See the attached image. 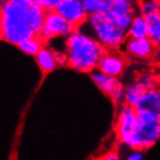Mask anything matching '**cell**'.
<instances>
[{"label":"cell","instance_id":"14","mask_svg":"<svg viewBox=\"0 0 160 160\" xmlns=\"http://www.w3.org/2000/svg\"><path fill=\"white\" fill-rule=\"evenodd\" d=\"M129 38H133V40H142V38H148V22L144 16L139 15L137 13L133 21H132L131 26L128 30Z\"/></svg>","mask_w":160,"mask_h":160},{"label":"cell","instance_id":"24","mask_svg":"<svg viewBox=\"0 0 160 160\" xmlns=\"http://www.w3.org/2000/svg\"><path fill=\"white\" fill-rule=\"evenodd\" d=\"M99 160H122L121 157L118 156V153L116 152H109L107 154L102 156Z\"/></svg>","mask_w":160,"mask_h":160},{"label":"cell","instance_id":"6","mask_svg":"<svg viewBox=\"0 0 160 160\" xmlns=\"http://www.w3.org/2000/svg\"><path fill=\"white\" fill-rule=\"evenodd\" d=\"M77 27L57 12H49L44 19L43 28L41 30L40 36L45 42L55 37H65L68 38L77 30Z\"/></svg>","mask_w":160,"mask_h":160},{"label":"cell","instance_id":"21","mask_svg":"<svg viewBox=\"0 0 160 160\" xmlns=\"http://www.w3.org/2000/svg\"><path fill=\"white\" fill-rule=\"evenodd\" d=\"M35 1L45 13L56 12L57 7L60 4V0H35Z\"/></svg>","mask_w":160,"mask_h":160},{"label":"cell","instance_id":"19","mask_svg":"<svg viewBox=\"0 0 160 160\" xmlns=\"http://www.w3.org/2000/svg\"><path fill=\"white\" fill-rule=\"evenodd\" d=\"M137 82L142 86L145 92L154 91L160 88V76L154 72H144L137 78Z\"/></svg>","mask_w":160,"mask_h":160},{"label":"cell","instance_id":"13","mask_svg":"<svg viewBox=\"0 0 160 160\" xmlns=\"http://www.w3.org/2000/svg\"><path fill=\"white\" fill-rule=\"evenodd\" d=\"M144 93L145 91L137 82V80L127 84V86H124V95H123V101L124 103H125V106L136 108L137 104L139 103L140 99L144 95Z\"/></svg>","mask_w":160,"mask_h":160},{"label":"cell","instance_id":"7","mask_svg":"<svg viewBox=\"0 0 160 160\" xmlns=\"http://www.w3.org/2000/svg\"><path fill=\"white\" fill-rule=\"evenodd\" d=\"M137 5L130 0H114L112 7L106 15L116 27L128 32L136 15Z\"/></svg>","mask_w":160,"mask_h":160},{"label":"cell","instance_id":"23","mask_svg":"<svg viewBox=\"0 0 160 160\" xmlns=\"http://www.w3.org/2000/svg\"><path fill=\"white\" fill-rule=\"evenodd\" d=\"M56 62L58 66H65L68 65V59L65 52H57L56 51Z\"/></svg>","mask_w":160,"mask_h":160},{"label":"cell","instance_id":"4","mask_svg":"<svg viewBox=\"0 0 160 160\" xmlns=\"http://www.w3.org/2000/svg\"><path fill=\"white\" fill-rule=\"evenodd\" d=\"M117 138L131 150H139L138 139V115L135 108L124 104L120 109L116 121Z\"/></svg>","mask_w":160,"mask_h":160},{"label":"cell","instance_id":"20","mask_svg":"<svg viewBox=\"0 0 160 160\" xmlns=\"http://www.w3.org/2000/svg\"><path fill=\"white\" fill-rule=\"evenodd\" d=\"M137 11L138 14L142 16H146L160 13V1L158 0H146L137 4Z\"/></svg>","mask_w":160,"mask_h":160},{"label":"cell","instance_id":"25","mask_svg":"<svg viewBox=\"0 0 160 160\" xmlns=\"http://www.w3.org/2000/svg\"><path fill=\"white\" fill-rule=\"evenodd\" d=\"M159 47H160V45H159Z\"/></svg>","mask_w":160,"mask_h":160},{"label":"cell","instance_id":"10","mask_svg":"<svg viewBox=\"0 0 160 160\" xmlns=\"http://www.w3.org/2000/svg\"><path fill=\"white\" fill-rule=\"evenodd\" d=\"M125 65L127 60L122 53L118 51H106L101 57L96 70L107 76L118 78V76L123 73Z\"/></svg>","mask_w":160,"mask_h":160},{"label":"cell","instance_id":"15","mask_svg":"<svg viewBox=\"0 0 160 160\" xmlns=\"http://www.w3.org/2000/svg\"><path fill=\"white\" fill-rule=\"evenodd\" d=\"M35 58H36V63L38 65V68L45 73L51 72L58 66L56 62V51H53L47 47Z\"/></svg>","mask_w":160,"mask_h":160},{"label":"cell","instance_id":"3","mask_svg":"<svg viewBox=\"0 0 160 160\" xmlns=\"http://www.w3.org/2000/svg\"><path fill=\"white\" fill-rule=\"evenodd\" d=\"M87 24L94 37L107 51H117L128 41V32L116 27L106 14L89 16Z\"/></svg>","mask_w":160,"mask_h":160},{"label":"cell","instance_id":"16","mask_svg":"<svg viewBox=\"0 0 160 160\" xmlns=\"http://www.w3.org/2000/svg\"><path fill=\"white\" fill-rule=\"evenodd\" d=\"M88 15H104L112 9L114 0H82Z\"/></svg>","mask_w":160,"mask_h":160},{"label":"cell","instance_id":"8","mask_svg":"<svg viewBox=\"0 0 160 160\" xmlns=\"http://www.w3.org/2000/svg\"><path fill=\"white\" fill-rule=\"evenodd\" d=\"M56 12L77 28L87 22L89 18L82 0H60Z\"/></svg>","mask_w":160,"mask_h":160},{"label":"cell","instance_id":"1","mask_svg":"<svg viewBox=\"0 0 160 160\" xmlns=\"http://www.w3.org/2000/svg\"><path fill=\"white\" fill-rule=\"evenodd\" d=\"M47 13L35 0H6L0 7L1 38L19 45L30 37L40 36Z\"/></svg>","mask_w":160,"mask_h":160},{"label":"cell","instance_id":"18","mask_svg":"<svg viewBox=\"0 0 160 160\" xmlns=\"http://www.w3.org/2000/svg\"><path fill=\"white\" fill-rule=\"evenodd\" d=\"M148 22V38L154 45H160V13L145 18Z\"/></svg>","mask_w":160,"mask_h":160},{"label":"cell","instance_id":"9","mask_svg":"<svg viewBox=\"0 0 160 160\" xmlns=\"http://www.w3.org/2000/svg\"><path fill=\"white\" fill-rule=\"evenodd\" d=\"M91 77H92L93 82L95 84L96 87L100 91H102L104 94L110 96V99L114 102L118 103L121 100H123L124 86L121 84L118 78L107 76L98 70L91 73Z\"/></svg>","mask_w":160,"mask_h":160},{"label":"cell","instance_id":"2","mask_svg":"<svg viewBox=\"0 0 160 160\" xmlns=\"http://www.w3.org/2000/svg\"><path fill=\"white\" fill-rule=\"evenodd\" d=\"M107 51L94 36L77 29L65 41V53L68 66L79 72H94L101 57Z\"/></svg>","mask_w":160,"mask_h":160},{"label":"cell","instance_id":"12","mask_svg":"<svg viewBox=\"0 0 160 160\" xmlns=\"http://www.w3.org/2000/svg\"><path fill=\"white\" fill-rule=\"evenodd\" d=\"M135 109L137 112H150L160 117V88L145 92Z\"/></svg>","mask_w":160,"mask_h":160},{"label":"cell","instance_id":"22","mask_svg":"<svg viewBox=\"0 0 160 160\" xmlns=\"http://www.w3.org/2000/svg\"><path fill=\"white\" fill-rule=\"evenodd\" d=\"M124 160H144L143 151L142 150H131V152H129Z\"/></svg>","mask_w":160,"mask_h":160},{"label":"cell","instance_id":"5","mask_svg":"<svg viewBox=\"0 0 160 160\" xmlns=\"http://www.w3.org/2000/svg\"><path fill=\"white\" fill-rule=\"evenodd\" d=\"M139 150H146L160 138V117L150 112H137Z\"/></svg>","mask_w":160,"mask_h":160},{"label":"cell","instance_id":"11","mask_svg":"<svg viewBox=\"0 0 160 160\" xmlns=\"http://www.w3.org/2000/svg\"><path fill=\"white\" fill-rule=\"evenodd\" d=\"M154 48L156 45L150 41V38H142V40L128 38V41L124 44V52L132 58L146 59L153 55Z\"/></svg>","mask_w":160,"mask_h":160},{"label":"cell","instance_id":"17","mask_svg":"<svg viewBox=\"0 0 160 160\" xmlns=\"http://www.w3.org/2000/svg\"><path fill=\"white\" fill-rule=\"evenodd\" d=\"M18 48L20 49L21 51L24 52L28 56H35L36 57L44 48H45V41L41 36H35L30 37L28 40L21 42Z\"/></svg>","mask_w":160,"mask_h":160}]
</instances>
